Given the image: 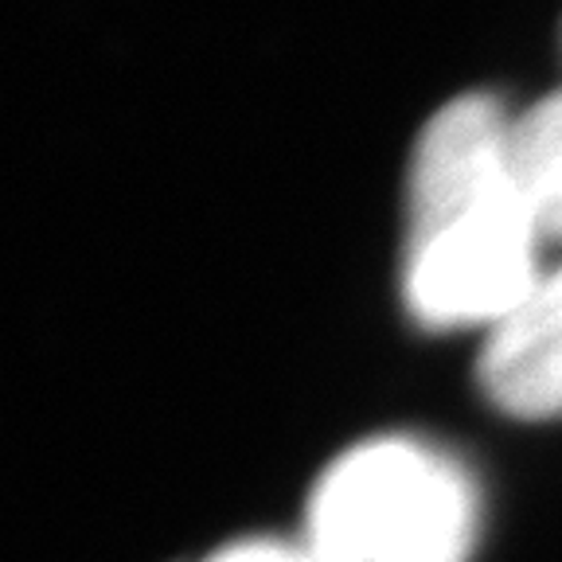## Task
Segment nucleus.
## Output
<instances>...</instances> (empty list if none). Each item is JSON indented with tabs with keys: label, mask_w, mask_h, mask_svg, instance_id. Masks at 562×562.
Wrapping results in <instances>:
<instances>
[{
	"label": "nucleus",
	"mask_w": 562,
	"mask_h": 562,
	"mask_svg": "<svg viewBox=\"0 0 562 562\" xmlns=\"http://www.w3.org/2000/svg\"><path fill=\"white\" fill-rule=\"evenodd\" d=\"M406 211V305L426 328L492 333L543 281V235L496 98L461 94L430 117L414 145Z\"/></svg>",
	"instance_id": "1"
},
{
	"label": "nucleus",
	"mask_w": 562,
	"mask_h": 562,
	"mask_svg": "<svg viewBox=\"0 0 562 562\" xmlns=\"http://www.w3.org/2000/svg\"><path fill=\"white\" fill-rule=\"evenodd\" d=\"M473 539V481L418 441L348 449L308 504V551L321 562H465Z\"/></svg>",
	"instance_id": "2"
},
{
	"label": "nucleus",
	"mask_w": 562,
	"mask_h": 562,
	"mask_svg": "<svg viewBox=\"0 0 562 562\" xmlns=\"http://www.w3.org/2000/svg\"><path fill=\"white\" fill-rule=\"evenodd\" d=\"M476 379L488 403L527 422L562 418V270L492 328Z\"/></svg>",
	"instance_id": "3"
},
{
	"label": "nucleus",
	"mask_w": 562,
	"mask_h": 562,
	"mask_svg": "<svg viewBox=\"0 0 562 562\" xmlns=\"http://www.w3.org/2000/svg\"><path fill=\"white\" fill-rule=\"evenodd\" d=\"M512 160L543 243H562V90L512 117Z\"/></svg>",
	"instance_id": "4"
},
{
	"label": "nucleus",
	"mask_w": 562,
	"mask_h": 562,
	"mask_svg": "<svg viewBox=\"0 0 562 562\" xmlns=\"http://www.w3.org/2000/svg\"><path fill=\"white\" fill-rule=\"evenodd\" d=\"M207 562H321L313 551H297V547L270 543V539H255V543H235L227 551L211 554Z\"/></svg>",
	"instance_id": "5"
}]
</instances>
